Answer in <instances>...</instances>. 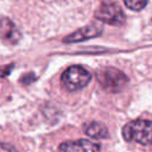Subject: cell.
<instances>
[{
    "label": "cell",
    "instance_id": "obj_1",
    "mask_svg": "<svg viewBox=\"0 0 152 152\" xmlns=\"http://www.w3.org/2000/svg\"><path fill=\"white\" fill-rule=\"evenodd\" d=\"M122 137L126 141L152 145V121L145 119L129 121L122 128Z\"/></svg>",
    "mask_w": 152,
    "mask_h": 152
},
{
    "label": "cell",
    "instance_id": "obj_2",
    "mask_svg": "<svg viewBox=\"0 0 152 152\" xmlns=\"http://www.w3.org/2000/svg\"><path fill=\"white\" fill-rule=\"evenodd\" d=\"M96 78L101 87L109 93L121 91L128 83L127 76L114 66H104L96 71Z\"/></svg>",
    "mask_w": 152,
    "mask_h": 152
},
{
    "label": "cell",
    "instance_id": "obj_3",
    "mask_svg": "<svg viewBox=\"0 0 152 152\" xmlns=\"http://www.w3.org/2000/svg\"><path fill=\"white\" fill-rule=\"evenodd\" d=\"M90 81H91L90 72L81 65L69 66L62 74V77H61V82L63 87L69 91L80 90L86 86H88Z\"/></svg>",
    "mask_w": 152,
    "mask_h": 152
},
{
    "label": "cell",
    "instance_id": "obj_4",
    "mask_svg": "<svg viewBox=\"0 0 152 152\" xmlns=\"http://www.w3.org/2000/svg\"><path fill=\"white\" fill-rule=\"evenodd\" d=\"M95 18L109 25H122L125 21V14L121 7L113 1H104L95 11Z\"/></svg>",
    "mask_w": 152,
    "mask_h": 152
},
{
    "label": "cell",
    "instance_id": "obj_5",
    "mask_svg": "<svg viewBox=\"0 0 152 152\" xmlns=\"http://www.w3.org/2000/svg\"><path fill=\"white\" fill-rule=\"evenodd\" d=\"M58 150L59 152H101L100 145L88 139L64 141L59 145Z\"/></svg>",
    "mask_w": 152,
    "mask_h": 152
},
{
    "label": "cell",
    "instance_id": "obj_6",
    "mask_svg": "<svg viewBox=\"0 0 152 152\" xmlns=\"http://www.w3.org/2000/svg\"><path fill=\"white\" fill-rule=\"evenodd\" d=\"M0 39L6 44H17L20 39V32L8 18H0Z\"/></svg>",
    "mask_w": 152,
    "mask_h": 152
},
{
    "label": "cell",
    "instance_id": "obj_7",
    "mask_svg": "<svg viewBox=\"0 0 152 152\" xmlns=\"http://www.w3.org/2000/svg\"><path fill=\"white\" fill-rule=\"evenodd\" d=\"M102 33V28L97 25H88L86 27H82L75 32H72L71 34L66 36L63 42L64 43H75V42H82L86 39H90L94 37H97Z\"/></svg>",
    "mask_w": 152,
    "mask_h": 152
},
{
    "label": "cell",
    "instance_id": "obj_8",
    "mask_svg": "<svg viewBox=\"0 0 152 152\" xmlns=\"http://www.w3.org/2000/svg\"><path fill=\"white\" fill-rule=\"evenodd\" d=\"M83 131L86 132V134L90 138H96V139H106L108 138L109 133H108V128L97 121H90L87 122L83 126Z\"/></svg>",
    "mask_w": 152,
    "mask_h": 152
},
{
    "label": "cell",
    "instance_id": "obj_9",
    "mask_svg": "<svg viewBox=\"0 0 152 152\" xmlns=\"http://www.w3.org/2000/svg\"><path fill=\"white\" fill-rule=\"evenodd\" d=\"M148 0H124L125 5L127 8L133 10V11H140L147 5Z\"/></svg>",
    "mask_w": 152,
    "mask_h": 152
},
{
    "label": "cell",
    "instance_id": "obj_10",
    "mask_svg": "<svg viewBox=\"0 0 152 152\" xmlns=\"http://www.w3.org/2000/svg\"><path fill=\"white\" fill-rule=\"evenodd\" d=\"M0 152H18V151L10 144L0 142Z\"/></svg>",
    "mask_w": 152,
    "mask_h": 152
}]
</instances>
